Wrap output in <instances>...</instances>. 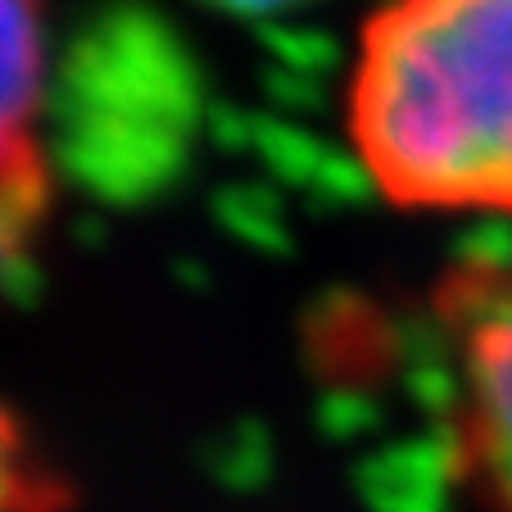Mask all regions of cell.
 <instances>
[{"label":"cell","instance_id":"obj_1","mask_svg":"<svg viewBox=\"0 0 512 512\" xmlns=\"http://www.w3.org/2000/svg\"><path fill=\"white\" fill-rule=\"evenodd\" d=\"M349 136L404 209L512 213V0H386L358 41Z\"/></svg>","mask_w":512,"mask_h":512},{"label":"cell","instance_id":"obj_2","mask_svg":"<svg viewBox=\"0 0 512 512\" xmlns=\"http://www.w3.org/2000/svg\"><path fill=\"white\" fill-rule=\"evenodd\" d=\"M449 372V449L490 512H512V254L463 259L431 295Z\"/></svg>","mask_w":512,"mask_h":512},{"label":"cell","instance_id":"obj_3","mask_svg":"<svg viewBox=\"0 0 512 512\" xmlns=\"http://www.w3.org/2000/svg\"><path fill=\"white\" fill-rule=\"evenodd\" d=\"M41 87H46L41 0H0V209L28 227H41L50 209Z\"/></svg>","mask_w":512,"mask_h":512},{"label":"cell","instance_id":"obj_4","mask_svg":"<svg viewBox=\"0 0 512 512\" xmlns=\"http://www.w3.org/2000/svg\"><path fill=\"white\" fill-rule=\"evenodd\" d=\"M68 485L32 445L28 426L0 404V512H59Z\"/></svg>","mask_w":512,"mask_h":512},{"label":"cell","instance_id":"obj_5","mask_svg":"<svg viewBox=\"0 0 512 512\" xmlns=\"http://www.w3.org/2000/svg\"><path fill=\"white\" fill-rule=\"evenodd\" d=\"M32 236H37V227L19 223L14 213H5V209H0V290H5L14 277H19V268H23V254H28Z\"/></svg>","mask_w":512,"mask_h":512},{"label":"cell","instance_id":"obj_6","mask_svg":"<svg viewBox=\"0 0 512 512\" xmlns=\"http://www.w3.org/2000/svg\"><path fill=\"white\" fill-rule=\"evenodd\" d=\"M204 5L227 14H277V10H290V5H304V0H204Z\"/></svg>","mask_w":512,"mask_h":512}]
</instances>
